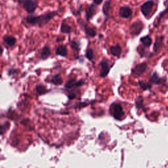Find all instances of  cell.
Listing matches in <instances>:
<instances>
[{
	"label": "cell",
	"instance_id": "obj_1",
	"mask_svg": "<svg viewBox=\"0 0 168 168\" xmlns=\"http://www.w3.org/2000/svg\"><path fill=\"white\" fill-rule=\"evenodd\" d=\"M57 15V11L47 12V13L41 15H30L26 18V21L30 25L38 26L41 28L46 25L49 21Z\"/></svg>",
	"mask_w": 168,
	"mask_h": 168
},
{
	"label": "cell",
	"instance_id": "obj_2",
	"mask_svg": "<svg viewBox=\"0 0 168 168\" xmlns=\"http://www.w3.org/2000/svg\"><path fill=\"white\" fill-rule=\"evenodd\" d=\"M22 7L28 13H32L38 7V2L36 0H19Z\"/></svg>",
	"mask_w": 168,
	"mask_h": 168
},
{
	"label": "cell",
	"instance_id": "obj_3",
	"mask_svg": "<svg viewBox=\"0 0 168 168\" xmlns=\"http://www.w3.org/2000/svg\"><path fill=\"white\" fill-rule=\"evenodd\" d=\"M111 112L116 120H121L124 116L122 106L118 103H114L111 106Z\"/></svg>",
	"mask_w": 168,
	"mask_h": 168
},
{
	"label": "cell",
	"instance_id": "obj_4",
	"mask_svg": "<svg viewBox=\"0 0 168 168\" xmlns=\"http://www.w3.org/2000/svg\"><path fill=\"white\" fill-rule=\"evenodd\" d=\"M154 4V1H152V0H148V1L146 2L141 6V11L144 17L146 18L149 17L152 11Z\"/></svg>",
	"mask_w": 168,
	"mask_h": 168
},
{
	"label": "cell",
	"instance_id": "obj_5",
	"mask_svg": "<svg viewBox=\"0 0 168 168\" xmlns=\"http://www.w3.org/2000/svg\"><path fill=\"white\" fill-rule=\"evenodd\" d=\"M144 24L141 21H137L134 22L131 26V34L133 36H138L141 34L144 28Z\"/></svg>",
	"mask_w": 168,
	"mask_h": 168
},
{
	"label": "cell",
	"instance_id": "obj_6",
	"mask_svg": "<svg viewBox=\"0 0 168 168\" xmlns=\"http://www.w3.org/2000/svg\"><path fill=\"white\" fill-rule=\"evenodd\" d=\"M147 68H148V66H147L146 63L143 62V63L137 65L135 67L133 68L132 70V74L135 76H140L146 71Z\"/></svg>",
	"mask_w": 168,
	"mask_h": 168
},
{
	"label": "cell",
	"instance_id": "obj_7",
	"mask_svg": "<svg viewBox=\"0 0 168 168\" xmlns=\"http://www.w3.org/2000/svg\"><path fill=\"white\" fill-rule=\"evenodd\" d=\"M100 66H101V72L99 74V76L101 78H104L107 76L112 66H110L109 62L107 60H103L100 63Z\"/></svg>",
	"mask_w": 168,
	"mask_h": 168
},
{
	"label": "cell",
	"instance_id": "obj_8",
	"mask_svg": "<svg viewBox=\"0 0 168 168\" xmlns=\"http://www.w3.org/2000/svg\"><path fill=\"white\" fill-rule=\"evenodd\" d=\"M149 83L151 85H160L163 84L166 82V78H161L159 76L158 73L156 72H154L152 75L151 76L150 79H149Z\"/></svg>",
	"mask_w": 168,
	"mask_h": 168
},
{
	"label": "cell",
	"instance_id": "obj_9",
	"mask_svg": "<svg viewBox=\"0 0 168 168\" xmlns=\"http://www.w3.org/2000/svg\"><path fill=\"white\" fill-rule=\"evenodd\" d=\"M85 82L83 79H80L77 81L76 79L71 78L67 81L65 84V88L66 89H72L74 88H78V87L82 86L84 85Z\"/></svg>",
	"mask_w": 168,
	"mask_h": 168
},
{
	"label": "cell",
	"instance_id": "obj_10",
	"mask_svg": "<svg viewBox=\"0 0 168 168\" xmlns=\"http://www.w3.org/2000/svg\"><path fill=\"white\" fill-rule=\"evenodd\" d=\"M133 11L128 6H122L119 9V15L123 18H129L132 16Z\"/></svg>",
	"mask_w": 168,
	"mask_h": 168
},
{
	"label": "cell",
	"instance_id": "obj_11",
	"mask_svg": "<svg viewBox=\"0 0 168 168\" xmlns=\"http://www.w3.org/2000/svg\"><path fill=\"white\" fill-rule=\"evenodd\" d=\"M97 9V5H95V3H91L89 6L88 8L85 10V13H86L85 15H86L87 20L89 21L96 14Z\"/></svg>",
	"mask_w": 168,
	"mask_h": 168
},
{
	"label": "cell",
	"instance_id": "obj_12",
	"mask_svg": "<svg viewBox=\"0 0 168 168\" xmlns=\"http://www.w3.org/2000/svg\"><path fill=\"white\" fill-rule=\"evenodd\" d=\"M164 39V37L163 36L156 37V40H155L154 45V47H153V50L155 53H158L160 51V49L162 47Z\"/></svg>",
	"mask_w": 168,
	"mask_h": 168
},
{
	"label": "cell",
	"instance_id": "obj_13",
	"mask_svg": "<svg viewBox=\"0 0 168 168\" xmlns=\"http://www.w3.org/2000/svg\"><path fill=\"white\" fill-rule=\"evenodd\" d=\"M84 32L86 35L89 36L90 38H94V37L97 35V31L95 28H91L86 23H83Z\"/></svg>",
	"mask_w": 168,
	"mask_h": 168
},
{
	"label": "cell",
	"instance_id": "obj_14",
	"mask_svg": "<svg viewBox=\"0 0 168 168\" xmlns=\"http://www.w3.org/2000/svg\"><path fill=\"white\" fill-rule=\"evenodd\" d=\"M51 54V49L48 46H46L43 47L41 51V59L43 60H45L47 59H48L49 57H50V55Z\"/></svg>",
	"mask_w": 168,
	"mask_h": 168
},
{
	"label": "cell",
	"instance_id": "obj_15",
	"mask_svg": "<svg viewBox=\"0 0 168 168\" xmlns=\"http://www.w3.org/2000/svg\"><path fill=\"white\" fill-rule=\"evenodd\" d=\"M3 40L5 44H7L8 46L10 47L13 46L17 42L16 38L13 36H8V35L4 36Z\"/></svg>",
	"mask_w": 168,
	"mask_h": 168
},
{
	"label": "cell",
	"instance_id": "obj_16",
	"mask_svg": "<svg viewBox=\"0 0 168 168\" xmlns=\"http://www.w3.org/2000/svg\"><path fill=\"white\" fill-rule=\"evenodd\" d=\"M110 51L111 54L114 55V57H120V56L122 53V47L120 45H116L114 46H111L110 47Z\"/></svg>",
	"mask_w": 168,
	"mask_h": 168
},
{
	"label": "cell",
	"instance_id": "obj_17",
	"mask_svg": "<svg viewBox=\"0 0 168 168\" xmlns=\"http://www.w3.org/2000/svg\"><path fill=\"white\" fill-rule=\"evenodd\" d=\"M55 53L57 55L61 56V57H66V55L68 54V51H67V48L64 45H60L59 46L57 49L55 51Z\"/></svg>",
	"mask_w": 168,
	"mask_h": 168
},
{
	"label": "cell",
	"instance_id": "obj_18",
	"mask_svg": "<svg viewBox=\"0 0 168 168\" xmlns=\"http://www.w3.org/2000/svg\"><path fill=\"white\" fill-rule=\"evenodd\" d=\"M140 41L142 43V45L145 47H151L152 43V40L149 36H145L142 37V38L140 39Z\"/></svg>",
	"mask_w": 168,
	"mask_h": 168
},
{
	"label": "cell",
	"instance_id": "obj_19",
	"mask_svg": "<svg viewBox=\"0 0 168 168\" xmlns=\"http://www.w3.org/2000/svg\"><path fill=\"white\" fill-rule=\"evenodd\" d=\"M50 82L55 85H59L63 83V79L60 76L59 74H55L52 76Z\"/></svg>",
	"mask_w": 168,
	"mask_h": 168
},
{
	"label": "cell",
	"instance_id": "obj_20",
	"mask_svg": "<svg viewBox=\"0 0 168 168\" xmlns=\"http://www.w3.org/2000/svg\"><path fill=\"white\" fill-rule=\"evenodd\" d=\"M110 8H111L110 1V0H107V1L105 2V3L103 5V12L105 16L108 17L109 15Z\"/></svg>",
	"mask_w": 168,
	"mask_h": 168
},
{
	"label": "cell",
	"instance_id": "obj_21",
	"mask_svg": "<svg viewBox=\"0 0 168 168\" xmlns=\"http://www.w3.org/2000/svg\"><path fill=\"white\" fill-rule=\"evenodd\" d=\"M36 91L38 95H43L47 93L48 90L46 89V87L43 85H37L36 86Z\"/></svg>",
	"mask_w": 168,
	"mask_h": 168
},
{
	"label": "cell",
	"instance_id": "obj_22",
	"mask_svg": "<svg viewBox=\"0 0 168 168\" xmlns=\"http://www.w3.org/2000/svg\"><path fill=\"white\" fill-rule=\"evenodd\" d=\"M71 27L66 23H62L60 26V32L63 34H70L71 32Z\"/></svg>",
	"mask_w": 168,
	"mask_h": 168
},
{
	"label": "cell",
	"instance_id": "obj_23",
	"mask_svg": "<svg viewBox=\"0 0 168 168\" xmlns=\"http://www.w3.org/2000/svg\"><path fill=\"white\" fill-rule=\"evenodd\" d=\"M138 83H139V85L140 86L141 89H142V90H144V91L150 90L151 89V88H152V85L149 82L146 83L145 82H143V81L139 80Z\"/></svg>",
	"mask_w": 168,
	"mask_h": 168
},
{
	"label": "cell",
	"instance_id": "obj_24",
	"mask_svg": "<svg viewBox=\"0 0 168 168\" xmlns=\"http://www.w3.org/2000/svg\"><path fill=\"white\" fill-rule=\"evenodd\" d=\"M85 57L89 60H92L94 58V52L91 48H88L85 51Z\"/></svg>",
	"mask_w": 168,
	"mask_h": 168
},
{
	"label": "cell",
	"instance_id": "obj_25",
	"mask_svg": "<svg viewBox=\"0 0 168 168\" xmlns=\"http://www.w3.org/2000/svg\"><path fill=\"white\" fill-rule=\"evenodd\" d=\"M70 46L74 49V50H76V51H79V49H80V42L78 41L74 40V41H71Z\"/></svg>",
	"mask_w": 168,
	"mask_h": 168
},
{
	"label": "cell",
	"instance_id": "obj_26",
	"mask_svg": "<svg viewBox=\"0 0 168 168\" xmlns=\"http://www.w3.org/2000/svg\"><path fill=\"white\" fill-rule=\"evenodd\" d=\"M135 104H136V107L138 108H141L142 107V104H143V98L141 96L138 97L136 98L135 101Z\"/></svg>",
	"mask_w": 168,
	"mask_h": 168
},
{
	"label": "cell",
	"instance_id": "obj_27",
	"mask_svg": "<svg viewBox=\"0 0 168 168\" xmlns=\"http://www.w3.org/2000/svg\"><path fill=\"white\" fill-rule=\"evenodd\" d=\"M16 71L17 70H15V69H9L8 70V74H9V76H11V75H13V74H15L16 73Z\"/></svg>",
	"mask_w": 168,
	"mask_h": 168
},
{
	"label": "cell",
	"instance_id": "obj_28",
	"mask_svg": "<svg viewBox=\"0 0 168 168\" xmlns=\"http://www.w3.org/2000/svg\"><path fill=\"white\" fill-rule=\"evenodd\" d=\"M93 3H95V5H100L102 2L103 0H93Z\"/></svg>",
	"mask_w": 168,
	"mask_h": 168
}]
</instances>
